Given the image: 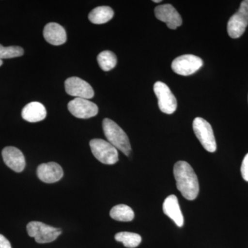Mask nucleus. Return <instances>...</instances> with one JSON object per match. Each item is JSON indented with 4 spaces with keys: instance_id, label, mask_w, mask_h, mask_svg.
Here are the masks:
<instances>
[{
    "instance_id": "nucleus-1",
    "label": "nucleus",
    "mask_w": 248,
    "mask_h": 248,
    "mask_svg": "<svg viewBox=\"0 0 248 248\" xmlns=\"http://www.w3.org/2000/svg\"><path fill=\"white\" fill-rule=\"evenodd\" d=\"M178 190L184 198L195 200L200 192L198 178L188 163L179 161L174 164L173 170Z\"/></svg>"
},
{
    "instance_id": "nucleus-2",
    "label": "nucleus",
    "mask_w": 248,
    "mask_h": 248,
    "mask_svg": "<svg viewBox=\"0 0 248 248\" xmlns=\"http://www.w3.org/2000/svg\"><path fill=\"white\" fill-rule=\"evenodd\" d=\"M103 130L109 143L126 156L130 155L131 146L128 136L123 129L113 121L106 118L103 121Z\"/></svg>"
},
{
    "instance_id": "nucleus-3",
    "label": "nucleus",
    "mask_w": 248,
    "mask_h": 248,
    "mask_svg": "<svg viewBox=\"0 0 248 248\" xmlns=\"http://www.w3.org/2000/svg\"><path fill=\"white\" fill-rule=\"evenodd\" d=\"M90 146L93 155L102 164L112 165L118 161V151L108 141L101 139H94L90 141Z\"/></svg>"
},
{
    "instance_id": "nucleus-4",
    "label": "nucleus",
    "mask_w": 248,
    "mask_h": 248,
    "mask_svg": "<svg viewBox=\"0 0 248 248\" xmlns=\"http://www.w3.org/2000/svg\"><path fill=\"white\" fill-rule=\"evenodd\" d=\"M28 234L38 244L53 242L62 234L60 228L48 226L40 221H31L27 226Z\"/></svg>"
},
{
    "instance_id": "nucleus-5",
    "label": "nucleus",
    "mask_w": 248,
    "mask_h": 248,
    "mask_svg": "<svg viewBox=\"0 0 248 248\" xmlns=\"http://www.w3.org/2000/svg\"><path fill=\"white\" fill-rule=\"evenodd\" d=\"M192 128L203 148L210 153H215L217 151V143L211 125L202 117H197L193 121Z\"/></svg>"
},
{
    "instance_id": "nucleus-6",
    "label": "nucleus",
    "mask_w": 248,
    "mask_h": 248,
    "mask_svg": "<svg viewBox=\"0 0 248 248\" xmlns=\"http://www.w3.org/2000/svg\"><path fill=\"white\" fill-rule=\"evenodd\" d=\"M248 25V0H245L241 2L239 11L228 21V35L231 38H239L244 33Z\"/></svg>"
},
{
    "instance_id": "nucleus-7",
    "label": "nucleus",
    "mask_w": 248,
    "mask_h": 248,
    "mask_svg": "<svg viewBox=\"0 0 248 248\" xmlns=\"http://www.w3.org/2000/svg\"><path fill=\"white\" fill-rule=\"evenodd\" d=\"M154 92L158 99L160 110L164 113H174L177 110V99L169 86L161 81H156L154 85Z\"/></svg>"
},
{
    "instance_id": "nucleus-8",
    "label": "nucleus",
    "mask_w": 248,
    "mask_h": 248,
    "mask_svg": "<svg viewBox=\"0 0 248 248\" xmlns=\"http://www.w3.org/2000/svg\"><path fill=\"white\" fill-rule=\"evenodd\" d=\"M203 62L194 55H184L178 57L172 63V69L174 73L183 76H188L199 71Z\"/></svg>"
},
{
    "instance_id": "nucleus-9",
    "label": "nucleus",
    "mask_w": 248,
    "mask_h": 248,
    "mask_svg": "<svg viewBox=\"0 0 248 248\" xmlns=\"http://www.w3.org/2000/svg\"><path fill=\"white\" fill-rule=\"evenodd\" d=\"M65 90L69 95L89 99L94 97L92 86L78 77H72L65 81Z\"/></svg>"
},
{
    "instance_id": "nucleus-10",
    "label": "nucleus",
    "mask_w": 248,
    "mask_h": 248,
    "mask_svg": "<svg viewBox=\"0 0 248 248\" xmlns=\"http://www.w3.org/2000/svg\"><path fill=\"white\" fill-rule=\"evenodd\" d=\"M68 110L77 118L89 119L97 115L98 107L89 99L76 98L68 104Z\"/></svg>"
},
{
    "instance_id": "nucleus-11",
    "label": "nucleus",
    "mask_w": 248,
    "mask_h": 248,
    "mask_svg": "<svg viewBox=\"0 0 248 248\" xmlns=\"http://www.w3.org/2000/svg\"><path fill=\"white\" fill-rule=\"evenodd\" d=\"M156 17L166 23L169 29L175 30L182 24V18L172 5L166 4L156 6L155 9Z\"/></svg>"
},
{
    "instance_id": "nucleus-12",
    "label": "nucleus",
    "mask_w": 248,
    "mask_h": 248,
    "mask_svg": "<svg viewBox=\"0 0 248 248\" xmlns=\"http://www.w3.org/2000/svg\"><path fill=\"white\" fill-rule=\"evenodd\" d=\"M2 157L8 167L16 172H21L26 166V160L20 150L14 146H7L2 151Z\"/></svg>"
},
{
    "instance_id": "nucleus-13",
    "label": "nucleus",
    "mask_w": 248,
    "mask_h": 248,
    "mask_svg": "<svg viewBox=\"0 0 248 248\" xmlns=\"http://www.w3.org/2000/svg\"><path fill=\"white\" fill-rule=\"evenodd\" d=\"M37 174L42 182L53 184L62 179L63 172L60 165L55 162H49L40 164L37 168Z\"/></svg>"
},
{
    "instance_id": "nucleus-14",
    "label": "nucleus",
    "mask_w": 248,
    "mask_h": 248,
    "mask_svg": "<svg viewBox=\"0 0 248 248\" xmlns=\"http://www.w3.org/2000/svg\"><path fill=\"white\" fill-rule=\"evenodd\" d=\"M44 37L50 45L60 46L66 42V32L64 28L58 23H48L43 31Z\"/></svg>"
},
{
    "instance_id": "nucleus-15",
    "label": "nucleus",
    "mask_w": 248,
    "mask_h": 248,
    "mask_svg": "<svg viewBox=\"0 0 248 248\" xmlns=\"http://www.w3.org/2000/svg\"><path fill=\"white\" fill-rule=\"evenodd\" d=\"M163 210L165 215L172 219L178 227L181 228L184 226V216L175 195H170L165 200L163 204Z\"/></svg>"
},
{
    "instance_id": "nucleus-16",
    "label": "nucleus",
    "mask_w": 248,
    "mask_h": 248,
    "mask_svg": "<svg viewBox=\"0 0 248 248\" xmlns=\"http://www.w3.org/2000/svg\"><path fill=\"white\" fill-rule=\"evenodd\" d=\"M22 117L24 120L31 123L41 122L46 117V110L45 106L40 102H31L23 108Z\"/></svg>"
},
{
    "instance_id": "nucleus-17",
    "label": "nucleus",
    "mask_w": 248,
    "mask_h": 248,
    "mask_svg": "<svg viewBox=\"0 0 248 248\" xmlns=\"http://www.w3.org/2000/svg\"><path fill=\"white\" fill-rule=\"evenodd\" d=\"M114 16L113 10L109 6H98L89 14V19L94 24H105Z\"/></svg>"
},
{
    "instance_id": "nucleus-18",
    "label": "nucleus",
    "mask_w": 248,
    "mask_h": 248,
    "mask_svg": "<svg viewBox=\"0 0 248 248\" xmlns=\"http://www.w3.org/2000/svg\"><path fill=\"white\" fill-rule=\"evenodd\" d=\"M110 216L116 221L128 222L133 221L135 213L128 205L120 204L111 209Z\"/></svg>"
},
{
    "instance_id": "nucleus-19",
    "label": "nucleus",
    "mask_w": 248,
    "mask_h": 248,
    "mask_svg": "<svg viewBox=\"0 0 248 248\" xmlns=\"http://www.w3.org/2000/svg\"><path fill=\"white\" fill-rule=\"evenodd\" d=\"M115 239L118 242L122 243L125 248H135L140 246L141 237L136 233L129 232H121L115 234Z\"/></svg>"
},
{
    "instance_id": "nucleus-20",
    "label": "nucleus",
    "mask_w": 248,
    "mask_h": 248,
    "mask_svg": "<svg viewBox=\"0 0 248 248\" xmlns=\"http://www.w3.org/2000/svg\"><path fill=\"white\" fill-rule=\"evenodd\" d=\"M97 62L103 71H110L117 65V57L112 51L105 50L98 55Z\"/></svg>"
},
{
    "instance_id": "nucleus-21",
    "label": "nucleus",
    "mask_w": 248,
    "mask_h": 248,
    "mask_svg": "<svg viewBox=\"0 0 248 248\" xmlns=\"http://www.w3.org/2000/svg\"><path fill=\"white\" fill-rule=\"evenodd\" d=\"M24 49L17 46L5 47L0 45V60L18 58L24 55Z\"/></svg>"
},
{
    "instance_id": "nucleus-22",
    "label": "nucleus",
    "mask_w": 248,
    "mask_h": 248,
    "mask_svg": "<svg viewBox=\"0 0 248 248\" xmlns=\"http://www.w3.org/2000/svg\"><path fill=\"white\" fill-rule=\"evenodd\" d=\"M241 172L243 179L246 182H248V153L245 156L244 159L243 160Z\"/></svg>"
},
{
    "instance_id": "nucleus-23",
    "label": "nucleus",
    "mask_w": 248,
    "mask_h": 248,
    "mask_svg": "<svg viewBox=\"0 0 248 248\" xmlns=\"http://www.w3.org/2000/svg\"><path fill=\"white\" fill-rule=\"evenodd\" d=\"M0 248H12L9 240L2 234H0Z\"/></svg>"
},
{
    "instance_id": "nucleus-24",
    "label": "nucleus",
    "mask_w": 248,
    "mask_h": 248,
    "mask_svg": "<svg viewBox=\"0 0 248 248\" xmlns=\"http://www.w3.org/2000/svg\"><path fill=\"white\" fill-rule=\"evenodd\" d=\"M153 2L159 3V2H161V0H154V1H153Z\"/></svg>"
},
{
    "instance_id": "nucleus-25",
    "label": "nucleus",
    "mask_w": 248,
    "mask_h": 248,
    "mask_svg": "<svg viewBox=\"0 0 248 248\" xmlns=\"http://www.w3.org/2000/svg\"><path fill=\"white\" fill-rule=\"evenodd\" d=\"M2 63H3L2 60H0V66H1V65H2Z\"/></svg>"
}]
</instances>
